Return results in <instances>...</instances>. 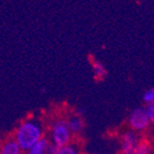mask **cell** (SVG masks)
Segmentation results:
<instances>
[{"label": "cell", "instance_id": "obj_1", "mask_svg": "<svg viewBox=\"0 0 154 154\" xmlns=\"http://www.w3.org/2000/svg\"><path fill=\"white\" fill-rule=\"evenodd\" d=\"M16 142L20 144L23 151H28L43 137V126L36 118L26 119L17 126L14 133Z\"/></svg>", "mask_w": 154, "mask_h": 154}, {"label": "cell", "instance_id": "obj_2", "mask_svg": "<svg viewBox=\"0 0 154 154\" xmlns=\"http://www.w3.org/2000/svg\"><path fill=\"white\" fill-rule=\"evenodd\" d=\"M71 131L68 127L67 120L59 119L56 120L51 126L50 141L56 144L58 148L68 146L71 141Z\"/></svg>", "mask_w": 154, "mask_h": 154}, {"label": "cell", "instance_id": "obj_3", "mask_svg": "<svg viewBox=\"0 0 154 154\" xmlns=\"http://www.w3.org/2000/svg\"><path fill=\"white\" fill-rule=\"evenodd\" d=\"M151 123V119L146 107H138L134 109L128 116V124L131 128L137 133L146 131Z\"/></svg>", "mask_w": 154, "mask_h": 154}, {"label": "cell", "instance_id": "obj_4", "mask_svg": "<svg viewBox=\"0 0 154 154\" xmlns=\"http://www.w3.org/2000/svg\"><path fill=\"white\" fill-rule=\"evenodd\" d=\"M139 137L137 131H127L123 134L121 139V153L122 154H134L137 144L139 143Z\"/></svg>", "mask_w": 154, "mask_h": 154}, {"label": "cell", "instance_id": "obj_5", "mask_svg": "<svg viewBox=\"0 0 154 154\" xmlns=\"http://www.w3.org/2000/svg\"><path fill=\"white\" fill-rule=\"evenodd\" d=\"M68 127H69L71 134H79L84 129V121L81 116L79 114H73L69 116L67 120Z\"/></svg>", "mask_w": 154, "mask_h": 154}, {"label": "cell", "instance_id": "obj_6", "mask_svg": "<svg viewBox=\"0 0 154 154\" xmlns=\"http://www.w3.org/2000/svg\"><path fill=\"white\" fill-rule=\"evenodd\" d=\"M22 148L14 138L8 139L2 143L0 154H22Z\"/></svg>", "mask_w": 154, "mask_h": 154}, {"label": "cell", "instance_id": "obj_7", "mask_svg": "<svg viewBox=\"0 0 154 154\" xmlns=\"http://www.w3.org/2000/svg\"><path fill=\"white\" fill-rule=\"evenodd\" d=\"M91 65H92L93 73H94V75H95V78L97 80H103L107 77V73H108L107 68L100 60H98L96 58H92L91 59Z\"/></svg>", "mask_w": 154, "mask_h": 154}, {"label": "cell", "instance_id": "obj_8", "mask_svg": "<svg viewBox=\"0 0 154 154\" xmlns=\"http://www.w3.org/2000/svg\"><path fill=\"white\" fill-rule=\"evenodd\" d=\"M50 144V140L48 138H42L39 142L27 151V154H49L48 146Z\"/></svg>", "mask_w": 154, "mask_h": 154}, {"label": "cell", "instance_id": "obj_9", "mask_svg": "<svg viewBox=\"0 0 154 154\" xmlns=\"http://www.w3.org/2000/svg\"><path fill=\"white\" fill-rule=\"evenodd\" d=\"M134 154H152V146L146 140H140Z\"/></svg>", "mask_w": 154, "mask_h": 154}, {"label": "cell", "instance_id": "obj_10", "mask_svg": "<svg viewBox=\"0 0 154 154\" xmlns=\"http://www.w3.org/2000/svg\"><path fill=\"white\" fill-rule=\"evenodd\" d=\"M56 154H80V151L77 144L69 143L68 146L59 148Z\"/></svg>", "mask_w": 154, "mask_h": 154}, {"label": "cell", "instance_id": "obj_11", "mask_svg": "<svg viewBox=\"0 0 154 154\" xmlns=\"http://www.w3.org/2000/svg\"><path fill=\"white\" fill-rule=\"evenodd\" d=\"M142 100L144 101L146 105H150V103H154V88H148L142 95Z\"/></svg>", "mask_w": 154, "mask_h": 154}, {"label": "cell", "instance_id": "obj_12", "mask_svg": "<svg viewBox=\"0 0 154 154\" xmlns=\"http://www.w3.org/2000/svg\"><path fill=\"white\" fill-rule=\"evenodd\" d=\"M146 108L148 113H149V116H150V119H151V122L152 123H154V103H150V105H146Z\"/></svg>", "mask_w": 154, "mask_h": 154}, {"label": "cell", "instance_id": "obj_13", "mask_svg": "<svg viewBox=\"0 0 154 154\" xmlns=\"http://www.w3.org/2000/svg\"><path fill=\"white\" fill-rule=\"evenodd\" d=\"M58 149L59 148L56 146V144L50 141V144H49V146H48V152H49V154H56L57 151H58Z\"/></svg>", "mask_w": 154, "mask_h": 154}, {"label": "cell", "instance_id": "obj_14", "mask_svg": "<svg viewBox=\"0 0 154 154\" xmlns=\"http://www.w3.org/2000/svg\"><path fill=\"white\" fill-rule=\"evenodd\" d=\"M90 154H101V153H90Z\"/></svg>", "mask_w": 154, "mask_h": 154}, {"label": "cell", "instance_id": "obj_15", "mask_svg": "<svg viewBox=\"0 0 154 154\" xmlns=\"http://www.w3.org/2000/svg\"><path fill=\"white\" fill-rule=\"evenodd\" d=\"M153 146H154V138H153Z\"/></svg>", "mask_w": 154, "mask_h": 154}]
</instances>
